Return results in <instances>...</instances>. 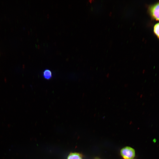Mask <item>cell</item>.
Segmentation results:
<instances>
[{"label": "cell", "instance_id": "obj_7", "mask_svg": "<svg viewBox=\"0 0 159 159\" xmlns=\"http://www.w3.org/2000/svg\"></svg>", "mask_w": 159, "mask_h": 159}, {"label": "cell", "instance_id": "obj_3", "mask_svg": "<svg viewBox=\"0 0 159 159\" xmlns=\"http://www.w3.org/2000/svg\"><path fill=\"white\" fill-rule=\"evenodd\" d=\"M67 159H82L81 155L78 153H70L67 157Z\"/></svg>", "mask_w": 159, "mask_h": 159}, {"label": "cell", "instance_id": "obj_4", "mask_svg": "<svg viewBox=\"0 0 159 159\" xmlns=\"http://www.w3.org/2000/svg\"><path fill=\"white\" fill-rule=\"evenodd\" d=\"M43 75L45 79L49 80L52 77V72L49 69H45L43 72Z\"/></svg>", "mask_w": 159, "mask_h": 159}, {"label": "cell", "instance_id": "obj_2", "mask_svg": "<svg viewBox=\"0 0 159 159\" xmlns=\"http://www.w3.org/2000/svg\"><path fill=\"white\" fill-rule=\"evenodd\" d=\"M149 11L152 16L159 21V2L152 5L150 7Z\"/></svg>", "mask_w": 159, "mask_h": 159}, {"label": "cell", "instance_id": "obj_5", "mask_svg": "<svg viewBox=\"0 0 159 159\" xmlns=\"http://www.w3.org/2000/svg\"><path fill=\"white\" fill-rule=\"evenodd\" d=\"M154 31L155 34L159 38V23L155 25L154 27Z\"/></svg>", "mask_w": 159, "mask_h": 159}, {"label": "cell", "instance_id": "obj_6", "mask_svg": "<svg viewBox=\"0 0 159 159\" xmlns=\"http://www.w3.org/2000/svg\"><path fill=\"white\" fill-rule=\"evenodd\" d=\"M96 159H99V158H96Z\"/></svg>", "mask_w": 159, "mask_h": 159}, {"label": "cell", "instance_id": "obj_1", "mask_svg": "<svg viewBox=\"0 0 159 159\" xmlns=\"http://www.w3.org/2000/svg\"><path fill=\"white\" fill-rule=\"evenodd\" d=\"M120 154L124 159H133L135 156L134 149L129 146H126L120 150Z\"/></svg>", "mask_w": 159, "mask_h": 159}]
</instances>
